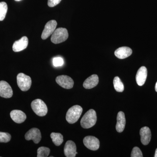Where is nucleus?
Wrapping results in <instances>:
<instances>
[{
    "label": "nucleus",
    "mask_w": 157,
    "mask_h": 157,
    "mask_svg": "<svg viewBox=\"0 0 157 157\" xmlns=\"http://www.w3.org/2000/svg\"><path fill=\"white\" fill-rule=\"evenodd\" d=\"M117 120V122L116 126V129L118 132L121 133L123 132L126 125V119L123 112L120 111L118 112Z\"/></svg>",
    "instance_id": "a211bd4d"
},
{
    "label": "nucleus",
    "mask_w": 157,
    "mask_h": 157,
    "mask_svg": "<svg viewBox=\"0 0 157 157\" xmlns=\"http://www.w3.org/2000/svg\"><path fill=\"white\" fill-rule=\"evenodd\" d=\"M97 120V114L94 109H90L81 119L80 124L83 128L88 129L94 126Z\"/></svg>",
    "instance_id": "f257e3e1"
},
{
    "label": "nucleus",
    "mask_w": 157,
    "mask_h": 157,
    "mask_svg": "<svg viewBox=\"0 0 157 157\" xmlns=\"http://www.w3.org/2000/svg\"><path fill=\"white\" fill-rule=\"evenodd\" d=\"M50 150L48 147H41L37 150V157H47L50 153Z\"/></svg>",
    "instance_id": "4be33fe9"
},
{
    "label": "nucleus",
    "mask_w": 157,
    "mask_h": 157,
    "mask_svg": "<svg viewBox=\"0 0 157 157\" xmlns=\"http://www.w3.org/2000/svg\"><path fill=\"white\" fill-rule=\"evenodd\" d=\"M147 69L145 67H141L137 71L136 76V80L137 84L142 86L145 83L147 77Z\"/></svg>",
    "instance_id": "4468645a"
},
{
    "label": "nucleus",
    "mask_w": 157,
    "mask_h": 157,
    "mask_svg": "<svg viewBox=\"0 0 157 157\" xmlns=\"http://www.w3.org/2000/svg\"><path fill=\"white\" fill-rule=\"evenodd\" d=\"M64 152L65 155L67 157H76L77 152L75 143L72 140H68L65 144Z\"/></svg>",
    "instance_id": "9b49d317"
},
{
    "label": "nucleus",
    "mask_w": 157,
    "mask_h": 157,
    "mask_svg": "<svg viewBox=\"0 0 157 157\" xmlns=\"http://www.w3.org/2000/svg\"><path fill=\"white\" fill-rule=\"evenodd\" d=\"M28 44L29 40L27 37L23 36L19 40L14 42L12 46V49L14 52L21 51L27 47Z\"/></svg>",
    "instance_id": "f8f14e48"
},
{
    "label": "nucleus",
    "mask_w": 157,
    "mask_h": 157,
    "mask_svg": "<svg viewBox=\"0 0 157 157\" xmlns=\"http://www.w3.org/2000/svg\"><path fill=\"white\" fill-rule=\"evenodd\" d=\"M17 84L22 91H26L30 88L32 85V79L29 76L24 73H20L17 76Z\"/></svg>",
    "instance_id": "39448f33"
},
{
    "label": "nucleus",
    "mask_w": 157,
    "mask_h": 157,
    "mask_svg": "<svg viewBox=\"0 0 157 157\" xmlns=\"http://www.w3.org/2000/svg\"><path fill=\"white\" fill-rule=\"evenodd\" d=\"M11 139V135L6 132H0V142L7 143Z\"/></svg>",
    "instance_id": "5701e85b"
},
{
    "label": "nucleus",
    "mask_w": 157,
    "mask_h": 157,
    "mask_svg": "<svg viewBox=\"0 0 157 157\" xmlns=\"http://www.w3.org/2000/svg\"><path fill=\"white\" fill-rule=\"evenodd\" d=\"M132 53V50L128 47H121L117 48L114 52L115 56L118 59H124L130 56Z\"/></svg>",
    "instance_id": "f3484780"
},
{
    "label": "nucleus",
    "mask_w": 157,
    "mask_h": 157,
    "mask_svg": "<svg viewBox=\"0 0 157 157\" xmlns=\"http://www.w3.org/2000/svg\"><path fill=\"white\" fill-rule=\"evenodd\" d=\"M57 23L56 21L51 20L48 21L45 25L44 30L42 32L41 38L43 40L47 39L51 35H52L56 29Z\"/></svg>",
    "instance_id": "6e6552de"
},
{
    "label": "nucleus",
    "mask_w": 157,
    "mask_h": 157,
    "mask_svg": "<svg viewBox=\"0 0 157 157\" xmlns=\"http://www.w3.org/2000/svg\"><path fill=\"white\" fill-rule=\"evenodd\" d=\"M69 34L67 30L65 28H59L55 30L52 35L51 40L54 44H57L65 42L67 39Z\"/></svg>",
    "instance_id": "7ed1b4c3"
},
{
    "label": "nucleus",
    "mask_w": 157,
    "mask_h": 157,
    "mask_svg": "<svg viewBox=\"0 0 157 157\" xmlns=\"http://www.w3.org/2000/svg\"><path fill=\"white\" fill-rule=\"evenodd\" d=\"M142 152L140 149L137 147H135L132 149L131 157H143Z\"/></svg>",
    "instance_id": "b1692460"
},
{
    "label": "nucleus",
    "mask_w": 157,
    "mask_h": 157,
    "mask_svg": "<svg viewBox=\"0 0 157 157\" xmlns=\"http://www.w3.org/2000/svg\"><path fill=\"white\" fill-rule=\"evenodd\" d=\"M50 136L53 143L57 146L61 145L63 141V137L60 133L52 132Z\"/></svg>",
    "instance_id": "6ab92c4d"
},
{
    "label": "nucleus",
    "mask_w": 157,
    "mask_h": 157,
    "mask_svg": "<svg viewBox=\"0 0 157 157\" xmlns=\"http://www.w3.org/2000/svg\"><path fill=\"white\" fill-rule=\"evenodd\" d=\"M155 157H157V148L156 149L155 152Z\"/></svg>",
    "instance_id": "bb28decb"
},
{
    "label": "nucleus",
    "mask_w": 157,
    "mask_h": 157,
    "mask_svg": "<svg viewBox=\"0 0 157 157\" xmlns=\"http://www.w3.org/2000/svg\"><path fill=\"white\" fill-rule=\"evenodd\" d=\"M62 0H48V5L49 7H54L58 5Z\"/></svg>",
    "instance_id": "a878e982"
},
{
    "label": "nucleus",
    "mask_w": 157,
    "mask_h": 157,
    "mask_svg": "<svg viewBox=\"0 0 157 157\" xmlns=\"http://www.w3.org/2000/svg\"><path fill=\"white\" fill-rule=\"evenodd\" d=\"M25 138L27 140H33L35 144L39 143L42 138L41 132L37 128H33L26 133Z\"/></svg>",
    "instance_id": "1a4fd4ad"
},
{
    "label": "nucleus",
    "mask_w": 157,
    "mask_h": 157,
    "mask_svg": "<svg viewBox=\"0 0 157 157\" xmlns=\"http://www.w3.org/2000/svg\"><path fill=\"white\" fill-rule=\"evenodd\" d=\"M15 1H17V2H19V1H21V0H15Z\"/></svg>",
    "instance_id": "c85d7f7f"
},
{
    "label": "nucleus",
    "mask_w": 157,
    "mask_h": 157,
    "mask_svg": "<svg viewBox=\"0 0 157 157\" xmlns=\"http://www.w3.org/2000/svg\"><path fill=\"white\" fill-rule=\"evenodd\" d=\"M83 142L85 146L91 150H97L100 147L99 139L94 136H88L85 137Z\"/></svg>",
    "instance_id": "0eeeda50"
},
{
    "label": "nucleus",
    "mask_w": 157,
    "mask_h": 157,
    "mask_svg": "<svg viewBox=\"0 0 157 157\" xmlns=\"http://www.w3.org/2000/svg\"><path fill=\"white\" fill-rule=\"evenodd\" d=\"M57 83L61 87L66 89H70L73 87L74 81L70 76L67 75H61L56 77Z\"/></svg>",
    "instance_id": "423d86ee"
},
{
    "label": "nucleus",
    "mask_w": 157,
    "mask_h": 157,
    "mask_svg": "<svg viewBox=\"0 0 157 157\" xmlns=\"http://www.w3.org/2000/svg\"><path fill=\"white\" fill-rule=\"evenodd\" d=\"M64 63L63 59L61 57H55L53 59V64L54 67H58L63 66Z\"/></svg>",
    "instance_id": "393cba45"
},
{
    "label": "nucleus",
    "mask_w": 157,
    "mask_h": 157,
    "mask_svg": "<svg viewBox=\"0 0 157 157\" xmlns=\"http://www.w3.org/2000/svg\"><path fill=\"white\" fill-rule=\"evenodd\" d=\"M31 107L34 112L40 117L45 116L48 112V108L44 101L38 99L31 103Z\"/></svg>",
    "instance_id": "20e7f679"
},
{
    "label": "nucleus",
    "mask_w": 157,
    "mask_h": 157,
    "mask_svg": "<svg viewBox=\"0 0 157 157\" xmlns=\"http://www.w3.org/2000/svg\"><path fill=\"white\" fill-rule=\"evenodd\" d=\"M13 95V90L10 85L5 81H0V96L5 98H10Z\"/></svg>",
    "instance_id": "9d476101"
},
{
    "label": "nucleus",
    "mask_w": 157,
    "mask_h": 157,
    "mask_svg": "<svg viewBox=\"0 0 157 157\" xmlns=\"http://www.w3.org/2000/svg\"><path fill=\"white\" fill-rule=\"evenodd\" d=\"M155 90L157 92V82L156 83L155 86Z\"/></svg>",
    "instance_id": "cd10ccee"
},
{
    "label": "nucleus",
    "mask_w": 157,
    "mask_h": 157,
    "mask_svg": "<svg viewBox=\"0 0 157 157\" xmlns=\"http://www.w3.org/2000/svg\"><path fill=\"white\" fill-rule=\"evenodd\" d=\"M140 140L144 145H147L151 140V134L150 129L147 127L141 128L140 131Z\"/></svg>",
    "instance_id": "ddd939ff"
},
{
    "label": "nucleus",
    "mask_w": 157,
    "mask_h": 157,
    "mask_svg": "<svg viewBox=\"0 0 157 157\" xmlns=\"http://www.w3.org/2000/svg\"><path fill=\"white\" fill-rule=\"evenodd\" d=\"M82 108L79 105H75L68 109L66 114V120L69 123L73 124L76 122L81 116Z\"/></svg>",
    "instance_id": "f03ea898"
},
{
    "label": "nucleus",
    "mask_w": 157,
    "mask_h": 157,
    "mask_svg": "<svg viewBox=\"0 0 157 157\" xmlns=\"http://www.w3.org/2000/svg\"><path fill=\"white\" fill-rule=\"evenodd\" d=\"M10 116L12 120L17 124L22 123L26 119V115L24 112L17 109L11 111L10 113Z\"/></svg>",
    "instance_id": "2eb2a0df"
},
{
    "label": "nucleus",
    "mask_w": 157,
    "mask_h": 157,
    "mask_svg": "<svg viewBox=\"0 0 157 157\" xmlns=\"http://www.w3.org/2000/svg\"><path fill=\"white\" fill-rule=\"evenodd\" d=\"M99 82V77L96 74L91 75L86 78L83 82V87L86 89H90L97 86Z\"/></svg>",
    "instance_id": "dca6fc26"
},
{
    "label": "nucleus",
    "mask_w": 157,
    "mask_h": 157,
    "mask_svg": "<svg viewBox=\"0 0 157 157\" xmlns=\"http://www.w3.org/2000/svg\"><path fill=\"white\" fill-rule=\"evenodd\" d=\"M114 89L118 92H122L124 91V86L123 83L121 81L120 78L118 76L114 77L113 81Z\"/></svg>",
    "instance_id": "aec40b11"
},
{
    "label": "nucleus",
    "mask_w": 157,
    "mask_h": 157,
    "mask_svg": "<svg viewBox=\"0 0 157 157\" xmlns=\"http://www.w3.org/2000/svg\"><path fill=\"white\" fill-rule=\"evenodd\" d=\"M8 11V6L5 2H0V21L4 20Z\"/></svg>",
    "instance_id": "412c9836"
}]
</instances>
